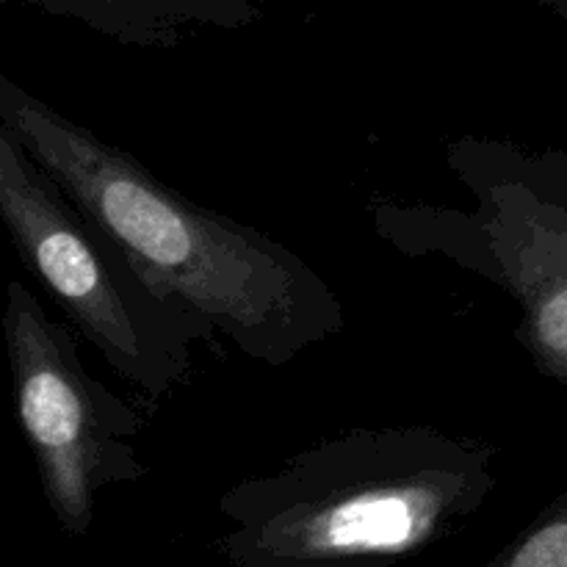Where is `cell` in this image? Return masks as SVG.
Returning <instances> with one entry per match:
<instances>
[{
    "mask_svg": "<svg viewBox=\"0 0 567 567\" xmlns=\"http://www.w3.org/2000/svg\"><path fill=\"white\" fill-rule=\"evenodd\" d=\"M0 122L164 302L282 369L347 327L330 282L258 227L183 197L138 158L0 72Z\"/></svg>",
    "mask_w": 567,
    "mask_h": 567,
    "instance_id": "obj_1",
    "label": "cell"
},
{
    "mask_svg": "<svg viewBox=\"0 0 567 567\" xmlns=\"http://www.w3.org/2000/svg\"><path fill=\"white\" fill-rule=\"evenodd\" d=\"M496 454L430 424L324 437L221 493L219 551L233 567H399L485 507Z\"/></svg>",
    "mask_w": 567,
    "mask_h": 567,
    "instance_id": "obj_2",
    "label": "cell"
},
{
    "mask_svg": "<svg viewBox=\"0 0 567 567\" xmlns=\"http://www.w3.org/2000/svg\"><path fill=\"white\" fill-rule=\"evenodd\" d=\"M446 166L471 208L377 199L374 233L404 258H441L515 299V341L567 388V153L496 136L454 138Z\"/></svg>",
    "mask_w": 567,
    "mask_h": 567,
    "instance_id": "obj_3",
    "label": "cell"
},
{
    "mask_svg": "<svg viewBox=\"0 0 567 567\" xmlns=\"http://www.w3.org/2000/svg\"><path fill=\"white\" fill-rule=\"evenodd\" d=\"M0 221L22 266L55 299L78 336L150 399L188 380L210 321L164 302L120 247L33 164L0 122Z\"/></svg>",
    "mask_w": 567,
    "mask_h": 567,
    "instance_id": "obj_4",
    "label": "cell"
},
{
    "mask_svg": "<svg viewBox=\"0 0 567 567\" xmlns=\"http://www.w3.org/2000/svg\"><path fill=\"white\" fill-rule=\"evenodd\" d=\"M0 327L17 424L44 502L64 535H89L100 493L147 476L136 452L142 415L89 374L72 327L50 319L25 282L6 286Z\"/></svg>",
    "mask_w": 567,
    "mask_h": 567,
    "instance_id": "obj_5",
    "label": "cell"
},
{
    "mask_svg": "<svg viewBox=\"0 0 567 567\" xmlns=\"http://www.w3.org/2000/svg\"><path fill=\"white\" fill-rule=\"evenodd\" d=\"M33 6L136 48H175L197 31H236L260 17L247 0H37Z\"/></svg>",
    "mask_w": 567,
    "mask_h": 567,
    "instance_id": "obj_6",
    "label": "cell"
},
{
    "mask_svg": "<svg viewBox=\"0 0 567 567\" xmlns=\"http://www.w3.org/2000/svg\"><path fill=\"white\" fill-rule=\"evenodd\" d=\"M485 567H567V491Z\"/></svg>",
    "mask_w": 567,
    "mask_h": 567,
    "instance_id": "obj_7",
    "label": "cell"
},
{
    "mask_svg": "<svg viewBox=\"0 0 567 567\" xmlns=\"http://www.w3.org/2000/svg\"><path fill=\"white\" fill-rule=\"evenodd\" d=\"M548 9H551L554 14H557L567 25V0H554V3H548Z\"/></svg>",
    "mask_w": 567,
    "mask_h": 567,
    "instance_id": "obj_8",
    "label": "cell"
}]
</instances>
